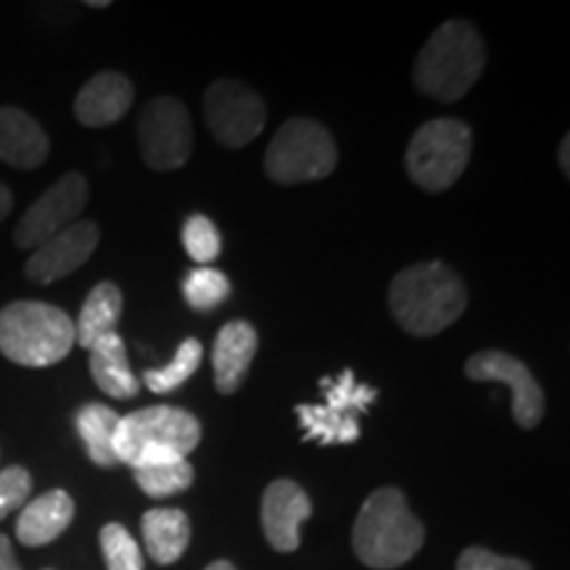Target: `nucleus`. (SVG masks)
<instances>
[{"mask_svg":"<svg viewBox=\"0 0 570 570\" xmlns=\"http://www.w3.org/2000/svg\"><path fill=\"white\" fill-rule=\"evenodd\" d=\"M389 306L404 333L428 338L458 323L468 306V288L444 262H420L391 281Z\"/></svg>","mask_w":570,"mask_h":570,"instance_id":"f257e3e1","label":"nucleus"},{"mask_svg":"<svg viewBox=\"0 0 570 570\" xmlns=\"http://www.w3.org/2000/svg\"><path fill=\"white\" fill-rule=\"evenodd\" d=\"M487 67V46L470 21H444L417 53L412 80L423 96L439 104L465 98Z\"/></svg>","mask_w":570,"mask_h":570,"instance_id":"f03ea898","label":"nucleus"},{"mask_svg":"<svg viewBox=\"0 0 570 570\" xmlns=\"http://www.w3.org/2000/svg\"><path fill=\"white\" fill-rule=\"evenodd\" d=\"M352 544L367 568L391 570L410 562L425 544L423 523L412 515L407 499L394 487L377 489L356 515Z\"/></svg>","mask_w":570,"mask_h":570,"instance_id":"7ed1b4c3","label":"nucleus"},{"mask_svg":"<svg viewBox=\"0 0 570 570\" xmlns=\"http://www.w3.org/2000/svg\"><path fill=\"white\" fill-rule=\"evenodd\" d=\"M75 344V323L59 306L13 302L0 309V354L21 367H51Z\"/></svg>","mask_w":570,"mask_h":570,"instance_id":"20e7f679","label":"nucleus"},{"mask_svg":"<svg viewBox=\"0 0 570 570\" xmlns=\"http://www.w3.org/2000/svg\"><path fill=\"white\" fill-rule=\"evenodd\" d=\"M473 154V130L460 119H433L412 135L404 167L425 194H444L465 173Z\"/></svg>","mask_w":570,"mask_h":570,"instance_id":"39448f33","label":"nucleus"},{"mask_svg":"<svg viewBox=\"0 0 570 570\" xmlns=\"http://www.w3.org/2000/svg\"><path fill=\"white\" fill-rule=\"evenodd\" d=\"M336 164L338 148L333 135L306 117H294L281 125L265 154V173L277 185L325 180Z\"/></svg>","mask_w":570,"mask_h":570,"instance_id":"423d86ee","label":"nucleus"},{"mask_svg":"<svg viewBox=\"0 0 570 570\" xmlns=\"http://www.w3.org/2000/svg\"><path fill=\"white\" fill-rule=\"evenodd\" d=\"M320 389H323V404L296 407L304 439L323 446L354 444L360 439V420L375 402L377 389L356 383L352 370H344L338 377H323Z\"/></svg>","mask_w":570,"mask_h":570,"instance_id":"0eeeda50","label":"nucleus"},{"mask_svg":"<svg viewBox=\"0 0 570 570\" xmlns=\"http://www.w3.org/2000/svg\"><path fill=\"white\" fill-rule=\"evenodd\" d=\"M202 441V423L196 415L180 407H146L130 415L119 417L117 431H114V458L125 465H135L142 452L161 449V452H175L185 458Z\"/></svg>","mask_w":570,"mask_h":570,"instance_id":"6e6552de","label":"nucleus"},{"mask_svg":"<svg viewBox=\"0 0 570 570\" xmlns=\"http://www.w3.org/2000/svg\"><path fill=\"white\" fill-rule=\"evenodd\" d=\"M138 146L142 161L156 173L185 167L194 154V122L188 109L173 96L148 101L138 119Z\"/></svg>","mask_w":570,"mask_h":570,"instance_id":"1a4fd4ad","label":"nucleus"},{"mask_svg":"<svg viewBox=\"0 0 570 570\" xmlns=\"http://www.w3.org/2000/svg\"><path fill=\"white\" fill-rule=\"evenodd\" d=\"M206 125L214 140L225 148H244L259 138L267 122V104L246 82L223 77L204 96Z\"/></svg>","mask_w":570,"mask_h":570,"instance_id":"9d476101","label":"nucleus"},{"mask_svg":"<svg viewBox=\"0 0 570 570\" xmlns=\"http://www.w3.org/2000/svg\"><path fill=\"white\" fill-rule=\"evenodd\" d=\"M88 206V180L80 173H67L35 202L13 230V244L19 248H38L77 223Z\"/></svg>","mask_w":570,"mask_h":570,"instance_id":"9b49d317","label":"nucleus"},{"mask_svg":"<svg viewBox=\"0 0 570 570\" xmlns=\"http://www.w3.org/2000/svg\"><path fill=\"white\" fill-rule=\"evenodd\" d=\"M465 375L475 383H502L512 394V417L520 428H537L544 420V391L525 362L518 356L489 348L468 360Z\"/></svg>","mask_w":570,"mask_h":570,"instance_id":"f8f14e48","label":"nucleus"},{"mask_svg":"<svg viewBox=\"0 0 570 570\" xmlns=\"http://www.w3.org/2000/svg\"><path fill=\"white\" fill-rule=\"evenodd\" d=\"M101 240V230L90 219H77L67 230L56 233L46 244L38 246L27 262L24 275L38 285H51L56 281L77 273Z\"/></svg>","mask_w":570,"mask_h":570,"instance_id":"ddd939ff","label":"nucleus"},{"mask_svg":"<svg viewBox=\"0 0 570 570\" xmlns=\"http://www.w3.org/2000/svg\"><path fill=\"white\" fill-rule=\"evenodd\" d=\"M312 515V499L296 481H273L262 497V531L277 552L298 550V529Z\"/></svg>","mask_w":570,"mask_h":570,"instance_id":"4468645a","label":"nucleus"},{"mask_svg":"<svg viewBox=\"0 0 570 570\" xmlns=\"http://www.w3.org/2000/svg\"><path fill=\"white\" fill-rule=\"evenodd\" d=\"M256 348H259V336H256V327L252 323L233 320V323L223 325L212 348L214 386H217L219 394L230 396L244 386Z\"/></svg>","mask_w":570,"mask_h":570,"instance_id":"2eb2a0df","label":"nucleus"},{"mask_svg":"<svg viewBox=\"0 0 570 570\" xmlns=\"http://www.w3.org/2000/svg\"><path fill=\"white\" fill-rule=\"evenodd\" d=\"M135 88L119 71H101L82 85L75 98V117L85 127L117 125L132 109Z\"/></svg>","mask_w":570,"mask_h":570,"instance_id":"dca6fc26","label":"nucleus"},{"mask_svg":"<svg viewBox=\"0 0 570 570\" xmlns=\"http://www.w3.org/2000/svg\"><path fill=\"white\" fill-rule=\"evenodd\" d=\"M51 154V140L40 122L27 111L0 109V161L13 169H38Z\"/></svg>","mask_w":570,"mask_h":570,"instance_id":"f3484780","label":"nucleus"},{"mask_svg":"<svg viewBox=\"0 0 570 570\" xmlns=\"http://www.w3.org/2000/svg\"><path fill=\"white\" fill-rule=\"evenodd\" d=\"M75 520V499L67 491L53 489L42 497H35L19 512L17 539L24 547L51 544L69 529Z\"/></svg>","mask_w":570,"mask_h":570,"instance_id":"a211bd4d","label":"nucleus"},{"mask_svg":"<svg viewBox=\"0 0 570 570\" xmlns=\"http://www.w3.org/2000/svg\"><path fill=\"white\" fill-rule=\"evenodd\" d=\"M90 375L96 386L111 399H132L140 391V381L130 370L125 341L119 333H109L90 346Z\"/></svg>","mask_w":570,"mask_h":570,"instance_id":"6ab92c4d","label":"nucleus"},{"mask_svg":"<svg viewBox=\"0 0 570 570\" xmlns=\"http://www.w3.org/2000/svg\"><path fill=\"white\" fill-rule=\"evenodd\" d=\"M142 541L146 552L151 554L159 566H173L188 550L190 541V520L183 510L175 508H156L142 515Z\"/></svg>","mask_w":570,"mask_h":570,"instance_id":"aec40b11","label":"nucleus"},{"mask_svg":"<svg viewBox=\"0 0 570 570\" xmlns=\"http://www.w3.org/2000/svg\"><path fill=\"white\" fill-rule=\"evenodd\" d=\"M132 470L138 487L154 499L180 494V491L190 489V483H194V465L180 458V454L161 452V449L142 452L135 460Z\"/></svg>","mask_w":570,"mask_h":570,"instance_id":"412c9836","label":"nucleus"},{"mask_svg":"<svg viewBox=\"0 0 570 570\" xmlns=\"http://www.w3.org/2000/svg\"><path fill=\"white\" fill-rule=\"evenodd\" d=\"M122 306L125 298L119 285H114L109 281L98 283L88 294V298H85L80 317H77L75 323L77 344L90 352V346L96 344V341L109 336V333H117L119 317H122Z\"/></svg>","mask_w":570,"mask_h":570,"instance_id":"4be33fe9","label":"nucleus"},{"mask_svg":"<svg viewBox=\"0 0 570 570\" xmlns=\"http://www.w3.org/2000/svg\"><path fill=\"white\" fill-rule=\"evenodd\" d=\"M75 425L85 449H88V458L98 468L117 465V458H114V431L119 425L117 412L98 402L82 404L75 415Z\"/></svg>","mask_w":570,"mask_h":570,"instance_id":"5701e85b","label":"nucleus"},{"mask_svg":"<svg viewBox=\"0 0 570 570\" xmlns=\"http://www.w3.org/2000/svg\"><path fill=\"white\" fill-rule=\"evenodd\" d=\"M204 360V348L198 338H185L173 356V362L164 367L146 370L142 375V383H146L148 391L154 394H173L175 389H180L190 375L196 373L198 365Z\"/></svg>","mask_w":570,"mask_h":570,"instance_id":"b1692460","label":"nucleus"},{"mask_svg":"<svg viewBox=\"0 0 570 570\" xmlns=\"http://www.w3.org/2000/svg\"><path fill=\"white\" fill-rule=\"evenodd\" d=\"M183 296L190 309L209 312L214 306L227 302L230 296V281L225 273L214 267H194L183 281Z\"/></svg>","mask_w":570,"mask_h":570,"instance_id":"393cba45","label":"nucleus"},{"mask_svg":"<svg viewBox=\"0 0 570 570\" xmlns=\"http://www.w3.org/2000/svg\"><path fill=\"white\" fill-rule=\"evenodd\" d=\"M183 246L198 267H206L223 252V238L206 214H190L183 225Z\"/></svg>","mask_w":570,"mask_h":570,"instance_id":"a878e982","label":"nucleus"},{"mask_svg":"<svg viewBox=\"0 0 570 570\" xmlns=\"http://www.w3.org/2000/svg\"><path fill=\"white\" fill-rule=\"evenodd\" d=\"M101 550L109 570H142V552L122 523H106L101 529Z\"/></svg>","mask_w":570,"mask_h":570,"instance_id":"bb28decb","label":"nucleus"},{"mask_svg":"<svg viewBox=\"0 0 570 570\" xmlns=\"http://www.w3.org/2000/svg\"><path fill=\"white\" fill-rule=\"evenodd\" d=\"M32 494V475L21 465L0 470V520L9 518L13 510L24 508Z\"/></svg>","mask_w":570,"mask_h":570,"instance_id":"cd10ccee","label":"nucleus"},{"mask_svg":"<svg viewBox=\"0 0 570 570\" xmlns=\"http://www.w3.org/2000/svg\"><path fill=\"white\" fill-rule=\"evenodd\" d=\"M458 570H531V566L520 558H502L483 547H470L460 554Z\"/></svg>","mask_w":570,"mask_h":570,"instance_id":"c85d7f7f","label":"nucleus"},{"mask_svg":"<svg viewBox=\"0 0 570 570\" xmlns=\"http://www.w3.org/2000/svg\"><path fill=\"white\" fill-rule=\"evenodd\" d=\"M0 570H21L11 539L3 537V533H0Z\"/></svg>","mask_w":570,"mask_h":570,"instance_id":"c756f323","label":"nucleus"},{"mask_svg":"<svg viewBox=\"0 0 570 570\" xmlns=\"http://www.w3.org/2000/svg\"><path fill=\"white\" fill-rule=\"evenodd\" d=\"M11 209H13V196H11V190L6 188L3 183H0V223H3V219L9 217Z\"/></svg>","mask_w":570,"mask_h":570,"instance_id":"7c9ffc66","label":"nucleus"},{"mask_svg":"<svg viewBox=\"0 0 570 570\" xmlns=\"http://www.w3.org/2000/svg\"><path fill=\"white\" fill-rule=\"evenodd\" d=\"M568 148H570V138H562V148H560V164H562V173H570L568 167Z\"/></svg>","mask_w":570,"mask_h":570,"instance_id":"2f4dec72","label":"nucleus"},{"mask_svg":"<svg viewBox=\"0 0 570 570\" xmlns=\"http://www.w3.org/2000/svg\"><path fill=\"white\" fill-rule=\"evenodd\" d=\"M206 570H235V566H233V562H227V560H214Z\"/></svg>","mask_w":570,"mask_h":570,"instance_id":"473e14b6","label":"nucleus"},{"mask_svg":"<svg viewBox=\"0 0 570 570\" xmlns=\"http://www.w3.org/2000/svg\"><path fill=\"white\" fill-rule=\"evenodd\" d=\"M88 6H92V9H106L109 3H106V0H90Z\"/></svg>","mask_w":570,"mask_h":570,"instance_id":"72a5a7b5","label":"nucleus"}]
</instances>
